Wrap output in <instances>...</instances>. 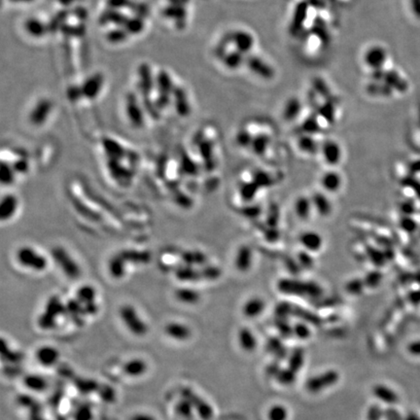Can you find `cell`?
Instances as JSON below:
<instances>
[{
    "mask_svg": "<svg viewBox=\"0 0 420 420\" xmlns=\"http://www.w3.org/2000/svg\"><path fill=\"white\" fill-rule=\"evenodd\" d=\"M17 263L25 270L42 273L48 268V259L39 250L30 245H22L16 252Z\"/></svg>",
    "mask_w": 420,
    "mask_h": 420,
    "instance_id": "cell-1",
    "label": "cell"
},
{
    "mask_svg": "<svg viewBox=\"0 0 420 420\" xmlns=\"http://www.w3.org/2000/svg\"><path fill=\"white\" fill-rule=\"evenodd\" d=\"M51 257L66 277L70 279H76L81 276V267L64 247H54L51 251Z\"/></svg>",
    "mask_w": 420,
    "mask_h": 420,
    "instance_id": "cell-2",
    "label": "cell"
},
{
    "mask_svg": "<svg viewBox=\"0 0 420 420\" xmlns=\"http://www.w3.org/2000/svg\"><path fill=\"white\" fill-rule=\"evenodd\" d=\"M119 315L126 328L134 336L142 337L148 332L146 322L131 305H124L119 310Z\"/></svg>",
    "mask_w": 420,
    "mask_h": 420,
    "instance_id": "cell-3",
    "label": "cell"
},
{
    "mask_svg": "<svg viewBox=\"0 0 420 420\" xmlns=\"http://www.w3.org/2000/svg\"><path fill=\"white\" fill-rule=\"evenodd\" d=\"M339 379L340 376L338 372L328 371L323 373L322 375H318L310 379L306 384V387L309 392L315 394L336 384Z\"/></svg>",
    "mask_w": 420,
    "mask_h": 420,
    "instance_id": "cell-4",
    "label": "cell"
},
{
    "mask_svg": "<svg viewBox=\"0 0 420 420\" xmlns=\"http://www.w3.org/2000/svg\"><path fill=\"white\" fill-rule=\"evenodd\" d=\"M76 299L84 306L87 314L94 315L97 310L98 307L96 305V290L93 286L85 284L78 288L76 292Z\"/></svg>",
    "mask_w": 420,
    "mask_h": 420,
    "instance_id": "cell-5",
    "label": "cell"
},
{
    "mask_svg": "<svg viewBox=\"0 0 420 420\" xmlns=\"http://www.w3.org/2000/svg\"><path fill=\"white\" fill-rule=\"evenodd\" d=\"M127 115L133 128H140L144 126V113L133 92H128L127 95Z\"/></svg>",
    "mask_w": 420,
    "mask_h": 420,
    "instance_id": "cell-6",
    "label": "cell"
},
{
    "mask_svg": "<svg viewBox=\"0 0 420 420\" xmlns=\"http://www.w3.org/2000/svg\"><path fill=\"white\" fill-rule=\"evenodd\" d=\"M53 104L51 100L43 98L40 101L37 102V104L34 106L32 111L29 114V122L36 127L42 126L46 120L48 119L51 111H52Z\"/></svg>",
    "mask_w": 420,
    "mask_h": 420,
    "instance_id": "cell-7",
    "label": "cell"
},
{
    "mask_svg": "<svg viewBox=\"0 0 420 420\" xmlns=\"http://www.w3.org/2000/svg\"><path fill=\"white\" fill-rule=\"evenodd\" d=\"M18 199L16 195L8 193L3 195L0 203V218L2 222L9 221L12 219L18 208Z\"/></svg>",
    "mask_w": 420,
    "mask_h": 420,
    "instance_id": "cell-8",
    "label": "cell"
},
{
    "mask_svg": "<svg viewBox=\"0 0 420 420\" xmlns=\"http://www.w3.org/2000/svg\"><path fill=\"white\" fill-rule=\"evenodd\" d=\"M185 398L192 404L194 408L197 409L200 418L203 420H210L213 417V410L205 401L197 396L194 392L186 389L184 392Z\"/></svg>",
    "mask_w": 420,
    "mask_h": 420,
    "instance_id": "cell-9",
    "label": "cell"
},
{
    "mask_svg": "<svg viewBox=\"0 0 420 420\" xmlns=\"http://www.w3.org/2000/svg\"><path fill=\"white\" fill-rule=\"evenodd\" d=\"M138 77L139 83L138 88L141 91L142 96H150L154 87V80L151 71V67L147 63H141L138 66Z\"/></svg>",
    "mask_w": 420,
    "mask_h": 420,
    "instance_id": "cell-10",
    "label": "cell"
},
{
    "mask_svg": "<svg viewBox=\"0 0 420 420\" xmlns=\"http://www.w3.org/2000/svg\"><path fill=\"white\" fill-rule=\"evenodd\" d=\"M35 357L37 362L43 367H53L59 359V352L54 347L43 346L37 349Z\"/></svg>",
    "mask_w": 420,
    "mask_h": 420,
    "instance_id": "cell-11",
    "label": "cell"
},
{
    "mask_svg": "<svg viewBox=\"0 0 420 420\" xmlns=\"http://www.w3.org/2000/svg\"><path fill=\"white\" fill-rule=\"evenodd\" d=\"M103 85V76L100 73H95L91 77H90L88 80L84 82L82 85V91L83 96L88 99L95 98Z\"/></svg>",
    "mask_w": 420,
    "mask_h": 420,
    "instance_id": "cell-12",
    "label": "cell"
},
{
    "mask_svg": "<svg viewBox=\"0 0 420 420\" xmlns=\"http://www.w3.org/2000/svg\"><path fill=\"white\" fill-rule=\"evenodd\" d=\"M165 334L172 340L174 341H178V342H184L187 341L191 338L192 336V332L191 329L181 323V322H169L166 326H165Z\"/></svg>",
    "mask_w": 420,
    "mask_h": 420,
    "instance_id": "cell-13",
    "label": "cell"
},
{
    "mask_svg": "<svg viewBox=\"0 0 420 420\" xmlns=\"http://www.w3.org/2000/svg\"><path fill=\"white\" fill-rule=\"evenodd\" d=\"M127 262L122 252L113 255L108 262V272L110 275L117 279L123 278L126 275Z\"/></svg>",
    "mask_w": 420,
    "mask_h": 420,
    "instance_id": "cell-14",
    "label": "cell"
},
{
    "mask_svg": "<svg viewBox=\"0 0 420 420\" xmlns=\"http://www.w3.org/2000/svg\"><path fill=\"white\" fill-rule=\"evenodd\" d=\"M163 16L167 18H172L176 22V26L178 28H184L185 22H186V16L187 12L182 5H176V4H170L164 8L163 10Z\"/></svg>",
    "mask_w": 420,
    "mask_h": 420,
    "instance_id": "cell-15",
    "label": "cell"
},
{
    "mask_svg": "<svg viewBox=\"0 0 420 420\" xmlns=\"http://www.w3.org/2000/svg\"><path fill=\"white\" fill-rule=\"evenodd\" d=\"M172 95L174 100V107L177 114L181 117L188 116L191 112V107L184 89L181 87H175Z\"/></svg>",
    "mask_w": 420,
    "mask_h": 420,
    "instance_id": "cell-16",
    "label": "cell"
},
{
    "mask_svg": "<svg viewBox=\"0 0 420 420\" xmlns=\"http://www.w3.org/2000/svg\"><path fill=\"white\" fill-rule=\"evenodd\" d=\"M128 18L125 14L120 12L119 10H114V9L108 8L106 11H104L99 16L98 22L101 25L113 23L115 25H118L119 27H124Z\"/></svg>",
    "mask_w": 420,
    "mask_h": 420,
    "instance_id": "cell-17",
    "label": "cell"
},
{
    "mask_svg": "<svg viewBox=\"0 0 420 420\" xmlns=\"http://www.w3.org/2000/svg\"><path fill=\"white\" fill-rule=\"evenodd\" d=\"M175 298L184 305H196L201 300L200 293L189 287H181L175 291Z\"/></svg>",
    "mask_w": 420,
    "mask_h": 420,
    "instance_id": "cell-18",
    "label": "cell"
},
{
    "mask_svg": "<svg viewBox=\"0 0 420 420\" xmlns=\"http://www.w3.org/2000/svg\"><path fill=\"white\" fill-rule=\"evenodd\" d=\"M148 367L142 359H131L124 365V372L127 376L131 378H138L144 375Z\"/></svg>",
    "mask_w": 420,
    "mask_h": 420,
    "instance_id": "cell-19",
    "label": "cell"
},
{
    "mask_svg": "<svg viewBox=\"0 0 420 420\" xmlns=\"http://www.w3.org/2000/svg\"><path fill=\"white\" fill-rule=\"evenodd\" d=\"M25 31L32 37H42L48 32V27L41 20L35 18H30L24 22Z\"/></svg>",
    "mask_w": 420,
    "mask_h": 420,
    "instance_id": "cell-20",
    "label": "cell"
},
{
    "mask_svg": "<svg viewBox=\"0 0 420 420\" xmlns=\"http://www.w3.org/2000/svg\"><path fill=\"white\" fill-rule=\"evenodd\" d=\"M157 87L159 90V93L167 94V95L172 94L173 90L175 88L173 86L170 75L164 70L160 71L157 75Z\"/></svg>",
    "mask_w": 420,
    "mask_h": 420,
    "instance_id": "cell-21",
    "label": "cell"
},
{
    "mask_svg": "<svg viewBox=\"0 0 420 420\" xmlns=\"http://www.w3.org/2000/svg\"><path fill=\"white\" fill-rule=\"evenodd\" d=\"M238 344L244 351L250 352L256 348L257 341L250 330L243 328L238 332Z\"/></svg>",
    "mask_w": 420,
    "mask_h": 420,
    "instance_id": "cell-22",
    "label": "cell"
},
{
    "mask_svg": "<svg viewBox=\"0 0 420 420\" xmlns=\"http://www.w3.org/2000/svg\"><path fill=\"white\" fill-rule=\"evenodd\" d=\"M265 303L260 298H253L249 300L243 307V313L245 316L253 318L256 316H259L264 309H265Z\"/></svg>",
    "mask_w": 420,
    "mask_h": 420,
    "instance_id": "cell-23",
    "label": "cell"
},
{
    "mask_svg": "<svg viewBox=\"0 0 420 420\" xmlns=\"http://www.w3.org/2000/svg\"><path fill=\"white\" fill-rule=\"evenodd\" d=\"M373 392L379 400L386 404H395L398 401L397 394L385 385H383V384L376 385L374 387Z\"/></svg>",
    "mask_w": 420,
    "mask_h": 420,
    "instance_id": "cell-24",
    "label": "cell"
},
{
    "mask_svg": "<svg viewBox=\"0 0 420 420\" xmlns=\"http://www.w3.org/2000/svg\"><path fill=\"white\" fill-rule=\"evenodd\" d=\"M300 240L302 245L310 251L318 250V248H320L322 245L321 237L318 236L317 233H313V232H307L303 234Z\"/></svg>",
    "mask_w": 420,
    "mask_h": 420,
    "instance_id": "cell-25",
    "label": "cell"
},
{
    "mask_svg": "<svg viewBox=\"0 0 420 420\" xmlns=\"http://www.w3.org/2000/svg\"><path fill=\"white\" fill-rule=\"evenodd\" d=\"M323 188L329 192H337L342 185L341 176L337 172H326L321 179Z\"/></svg>",
    "mask_w": 420,
    "mask_h": 420,
    "instance_id": "cell-26",
    "label": "cell"
},
{
    "mask_svg": "<svg viewBox=\"0 0 420 420\" xmlns=\"http://www.w3.org/2000/svg\"><path fill=\"white\" fill-rule=\"evenodd\" d=\"M69 16V11L68 10H61L59 12H57L49 21V23L47 24L48 27V32L50 33H55L58 29L60 30L61 26L65 23V20L67 19Z\"/></svg>",
    "mask_w": 420,
    "mask_h": 420,
    "instance_id": "cell-27",
    "label": "cell"
},
{
    "mask_svg": "<svg viewBox=\"0 0 420 420\" xmlns=\"http://www.w3.org/2000/svg\"><path fill=\"white\" fill-rule=\"evenodd\" d=\"M17 172L15 171L13 165L9 163H6L2 161L1 163V173H0V179L2 185H11L15 182Z\"/></svg>",
    "mask_w": 420,
    "mask_h": 420,
    "instance_id": "cell-28",
    "label": "cell"
},
{
    "mask_svg": "<svg viewBox=\"0 0 420 420\" xmlns=\"http://www.w3.org/2000/svg\"><path fill=\"white\" fill-rule=\"evenodd\" d=\"M237 47L240 51H249L253 45V38L246 32H237L233 35Z\"/></svg>",
    "mask_w": 420,
    "mask_h": 420,
    "instance_id": "cell-29",
    "label": "cell"
},
{
    "mask_svg": "<svg viewBox=\"0 0 420 420\" xmlns=\"http://www.w3.org/2000/svg\"><path fill=\"white\" fill-rule=\"evenodd\" d=\"M144 25H145L144 18L134 16L132 18H128L124 28L127 30L128 34L136 35V34H139L144 29Z\"/></svg>",
    "mask_w": 420,
    "mask_h": 420,
    "instance_id": "cell-30",
    "label": "cell"
},
{
    "mask_svg": "<svg viewBox=\"0 0 420 420\" xmlns=\"http://www.w3.org/2000/svg\"><path fill=\"white\" fill-rule=\"evenodd\" d=\"M305 362V352L302 348H296L289 358V369L298 372L302 369Z\"/></svg>",
    "mask_w": 420,
    "mask_h": 420,
    "instance_id": "cell-31",
    "label": "cell"
},
{
    "mask_svg": "<svg viewBox=\"0 0 420 420\" xmlns=\"http://www.w3.org/2000/svg\"><path fill=\"white\" fill-rule=\"evenodd\" d=\"M60 32L68 37H82L85 35L86 27L83 24L72 25L64 23L60 28Z\"/></svg>",
    "mask_w": 420,
    "mask_h": 420,
    "instance_id": "cell-32",
    "label": "cell"
},
{
    "mask_svg": "<svg viewBox=\"0 0 420 420\" xmlns=\"http://www.w3.org/2000/svg\"><path fill=\"white\" fill-rule=\"evenodd\" d=\"M128 33L124 27H118L110 30L106 34V40L112 44H119L127 40Z\"/></svg>",
    "mask_w": 420,
    "mask_h": 420,
    "instance_id": "cell-33",
    "label": "cell"
},
{
    "mask_svg": "<svg viewBox=\"0 0 420 420\" xmlns=\"http://www.w3.org/2000/svg\"><path fill=\"white\" fill-rule=\"evenodd\" d=\"M341 150L336 143H326L324 146V158L329 163H336L340 159Z\"/></svg>",
    "mask_w": 420,
    "mask_h": 420,
    "instance_id": "cell-34",
    "label": "cell"
},
{
    "mask_svg": "<svg viewBox=\"0 0 420 420\" xmlns=\"http://www.w3.org/2000/svg\"><path fill=\"white\" fill-rule=\"evenodd\" d=\"M276 379L279 383L283 385H290L294 383L296 380V372L292 371L291 369L280 370L276 376Z\"/></svg>",
    "mask_w": 420,
    "mask_h": 420,
    "instance_id": "cell-35",
    "label": "cell"
},
{
    "mask_svg": "<svg viewBox=\"0 0 420 420\" xmlns=\"http://www.w3.org/2000/svg\"><path fill=\"white\" fill-rule=\"evenodd\" d=\"M268 418L269 420H286L288 418V413L283 406L276 405L270 409Z\"/></svg>",
    "mask_w": 420,
    "mask_h": 420,
    "instance_id": "cell-36",
    "label": "cell"
},
{
    "mask_svg": "<svg viewBox=\"0 0 420 420\" xmlns=\"http://www.w3.org/2000/svg\"><path fill=\"white\" fill-rule=\"evenodd\" d=\"M142 104H143L144 110L150 115L151 118H153V119H159V117H160V110L156 106L155 101H153L150 96H143Z\"/></svg>",
    "mask_w": 420,
    "mask_h": 420,
    "instance_id": "cell-37",
    "label": "cell"
},
{
    "mask_svg": "<svg viewBox=\"0 0 420 420\" xmlns=\"http://www.w3.org/2000/svg\"><path fill=\"white\" fill-rule=\"evenodd\" d=\"M25 384L28 388L35 391H41L46 387V382L41 377L30 376L25 380Z\"/></svg>",
    "mask_w": 420,
    "mask_h": 420,
    "instance_id": "cell-38",
    "label": "cell"
},
{
    "mask_svg": "<svg viewBox=\"0 0 420 420\" xmlns=\"http://www.w3.org/2000/svg\"><path fill=\"white\" fill-rule=\"evenodd\" d=\"M192 408H193L192 404L186 399V400H183L177 404L176 412L181 417L189 419L192 416Z\"/></svg>",
    "mask_w": 420,
    "mask_h": 420,
    "instance_id": "cell-39",
    "label": "cell"
},
{
    "mask_svg": "<svg viewBox=\"0 0 420 420\" xmlns=\"http://www.w3.org/2000/svg\"><path fill=\"white\" fill-rule=\"evenodd\" d=\"M129 9L134 13L136 17H140L144 18L149 15V8L144 3H137V2H131V5Z\"/></svg>",
    "mask_w": 420,
    "mask_h": 420,
    "instance_id": "cell-40",
    "label": "cell"
},
{
    "mask_svg": "<svg viewBox=\"0 0 420 420\" xmlns=\"http://www.w3.org/2000/svg\"><path fill=\"white\" fill-rule=\"evenodd\" d=\"M263 61H261L259 58H254L250 61V66L251 68L258 74L262 75V70L265 73V76H271L272 75V70L270 69V67L267 64H263Z\"/></svg>",
    "mask_w": 420,
    "mask_h": 420,
    "instance_id": "cell-41",
    "label": "cell"
},
{
    "mask_svg": "<svg viewBox=\"0 0 420 420\" xmlns=\"http://www.w3.org/2000/svg\"><path fill=\"white\" fill-rule=\"evenodd\" d=\"M66 95L67 98L70 102H77L81 97H83V91H82V87H78L76 85H72L67 89L66 91Z\"/></svg>",
    "mask_w": 420,
    "mask_h": 420,
    "instance_id": "cell-42",
    "label": "cell"
},
{
    "mask_svg": "<svg viewBox=\"0 0 420 420\" xmlns=\"http://www.w3.org/2000/svg\"><path fill=\"white\" fill-rule=\"evenodd\" d=\"M267 348H268V350L270 351V352H272V353H274V354H275V355H279L280 354V356L282 355V353L283 354H285V348H284V347L282 346V344L278 341V340H276V339H272V340H270L269 341V343H268V346H267Z\"/></svg>",
    "mask_w": 420,
    "mask_h": 420,
    "instance_id": "cell-43",
    "label": "cell"
},
{
    "mask_svg": "<svg viewBox=\"0 0 420 420\" xmlns=\"http://www.w3.org/2000/svg\"><path fill=\"white\" fill-rule=\"evenodd\" d=\"M293 332L295 333V336H297L301 340H307L310 337V330L305 324H302V323L295 325Z\"/></svg>",
    "mask_w": 420,
    "mask_h": 420,
    "instance_id": "cell-44",
    "label": "cell"
},
{
    "mask_svg": "<svg viewBox=\"0 0 420 420\" xmlns=\"http://www.w3.org/2000/svg\"><path fill=\"white\" fill-rule=\"evenodd\" d=\"M240 60V56L237 53H230L224 55V62L230 68H235L238 66Z\"/></svg>",
    "mask_w": 420,
    "mask_h": 420,
    "instance_id": "cell-45",
    "label": "cell"
},
{
    "mask_svg": "<svg viewBox=\"0 0 420 420\" xmlns=\"http://www.w3.org/2000/svg\"><path fill=\"white\" fill-rule=\"evenodd\" d=\"M131 2V0H107L106 4L110 9L120 10L123 8H129Z\"/></svg>",
    "mask_w": 420,
    "mask_h": 420,
    "instance_id": "cell-46",
    "label": "cell"
},
{
    "mask_svg": "<svg viewBox=\"0 0 420 420\" xmlns=\"http://www.w3.org/2000/svg\"><path fill=\"white\" fill-rule=\"evenodd\" d=\"M155 103H156V106L158 107L159 110H163V109H164L165 107H167L169 105V103H170V95L159 93L158 96H157V98L155 99Z\"/></svg>",
    "mask_w": 420,
    "mask_h": 420,
    "instance_id": "cell-47",
    "label": "cell"
},
{
    "mask_svg": "<svg viewBox=\"0 0 420 420\" xmlns=\"http://www.w3.org/2000/svg\"><path fill=\"white\" fill-rule=\"evenodd\" d=\"M12 165H13L15 171L17 172V174L18 173H20V174L25 173L29 169V164L25 159H20V160L15 162V164H12Z\"/></svg>",
    "mask_w": 420,
    "mask_h": 420,
    "instance_id": "cell-48",
    "label": "cell"
},
{
    "mask_svg": "<svg viewBox=\"0 0 420 420\" xmlns=\"http://www.w3.org/2000/svg\"><path fill=\"white\" fill-rule=\"evenodd\" d=\"M368 420H381L383 418V411L379 406H373L368 412Z\"/></svg>",
    "mask_w": 420,
    "mask_h": 420,
    "instance_id": "cell-49",
    "label": "cell"
},
{
    "mask_svg": "<svg viewBox=\"0 0 420 420\" xmlns=\"http://www.w3.org/2000/svg\"><path fill=\"white\" fill-rule=\"evenodd\" d=\"M74 15L79 18V19H86L87 18V16H88V12H87V10L85 9V8H83V7H77L75 10H74Z\"/></svg>",
    "mask_w": 420,
    "mask_h": 420,
    "instance_id": "cell-50",
    "label": "cell"
},
{
    "mask_svg": "<svg viewBox=\"0 0 420 420\" xmlns=\"http://www.w3.org/2000/svg\"><path fill=\"white\" fill-rule=\"evenodd\" d=\"M130 420H157L149 414H137L133 416Z\"/></svg>",
    "mask_w": 420,
    "mask_h": 420,
    "instance_id": "cell-51",
    "label": "cell"
},
{
    "mask_svg": "<svg viewBox=\"0 0 420 420\" xmlns=\"http://www.w3.org/2000/svg\"><path fill=\"white\" fill-rule=\"evenodd\" d=\"M171 4H176V5H182L184 6L187 2H189V0H169Z\"/></svg>",
    "mask_w": 420,
    "mask_h": 420,
    "instance_id": "cell-52",
    "label": "cell"
},
{
    "mask_svg": "<svg viewBox=\"0 0 420 420\" xmlns=\"http://www.w3.org/2000/svg\"><path fill=\"white\" fill-rule=\"evenodd\" d=\"M74 1L75 0H58V2L63 6H68V5L72 4Z\"/></svg>",
    "mask_w": 420,
    "mask_h": 420,
    "instance_id": "cell-53",
    "label": "cell"
},
{
    "mask_svg": "<svg viewBox=\"0 0 420 420\" xmlns=\"http://www.w3.org/2000/svg\"><path fill=\"white\" fill-rule=\"evenodd\" d=\"M12 2H17V3H30L34 0H10Z\"/></svg>",
    "mask_w": 420,
    "mask_h": 420,
    "instance_id": "cell-54",
    "label": "cell"
}]
</instances>
